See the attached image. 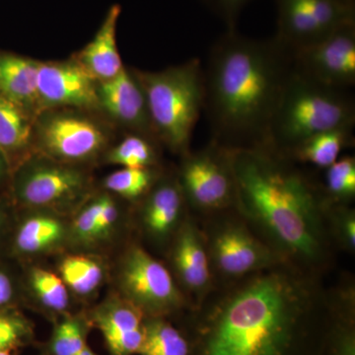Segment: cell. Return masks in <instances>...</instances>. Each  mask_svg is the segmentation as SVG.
I'll use <instances>...</instances> for the list:
<instances>
[{"label": "cell", "instance_id": "6da1fadb", "mask_svg": "<svg viewBox=\"0 0 355 355\" xmlns=\"http://www.w3.org/2000/svg\"><path fill=\"white\" fill-rule=\"evenodd\" d=\"M331 289L280 265L216 287L184 314L191 355H322Z\"/></svg>", "mask_w": 355, "mask_h": 355}, {"label": "cell", "instance_id": "7a4b0ae2", "mask_svg": "<svg viewBox=\"0 0 355 355\" xmlns=\"http://www.w3.org/2000/svg\"><path fill=\"white\" fill-rule=\"evenodd\" d=\"M232 164L236 211L286 265L323 277L336 248L321 184L268 147L232 149Z\"/></svg>", "mask_w": 355, "mask_h": 355}, {"label": "cell", "instance_id": "3957f363", "mask_svg": "<svg viewBox=\"0 0 355 355\" xmlns=\"http://www.w3.org/2000/svg\"><path fill=\"white\" fill-rule=\"evenodd\" d=\"M293 69L292 53L277 38L227 31L210 50L205 108L211 140L231 149L270 147L273 114Z\"/></svg>", "mask_w": 355, "mask_h": 355}, {"label": "cell", "instance_id": "277c9868", "mask_svg": "<svg viewBox=\"0 0 355 355\" xmlns=\"http://www.w3.org/2000/svg\"><path fill=\"white\" fill-rule=\"evenodd\" d=\"M146 94L154 133L162 147L181 157L191 150L205 108V71L198 58L158 71L132 67Z\"/></svg>", "mask_w": 355, "mask_h": 355}, {"label": "cell", "instance_id": "5b68a950", "mask_svg": "<svg viewBox=\"0 0 355 355\" xmlns=\"http://www.w3.org/2000/svg\"><path fill=\"white\" fill-rule=\"evenodd\" d=\"M355 104L345 90L328 87L292 69L270 128V147L286 154L317 133L354 128Z\"/></svg>", "mask_w": 355, "mask_h": 355}, {"label": "cell", "instance_id": "8992f818", "mask_svg": "<svg viewBox=\"0 0 355 355\" xmlns=\"http://www.w3.org/2000/svg\"><path fill=\"white\" fill-rule=\"evenodd\" d=\"M121 133L98 110L51 108L37 114L33 153L67 164H102Z\"/></svg>", "mask_w": 355, "mask_h": 355}, {"label": "cell", "instance_id": "52a82bcc", "mask_svg": "<svg viewBox=\"0 0 355 355\" xmlns=\"http://www.w3.org/2000/svg\"><path fill=\"white\" fill-rule=\"evenodd\" d=\"M97 190L91 168L34 153L12 172L10 196L17 209L73 216Z\"/></svg>", "mask_w": 355, "mask_h": 355}, {"label": "cell", "instance_id": "ba28073f", "mask_svg": "<svg viewBox=\"0 0 355 355\" xmlns=\"http://www.w3.org/2000/svg\"><path fill=\"white\" fill-rule=\"evenodd\" d=\"M198 220L205 233L216 286L286 263L235 209Z\"/></svg>", "mask_w": 355, "mask_h": 355}, {"label": "cell", "instance_id": "9c48e42d", "mask_svg": "<svg viewBox=\"0 0 355 355\" xmlns=\"http://www.w3.org/2000/svg\"><path fill=\"white\" fill-rule=\"evenodd\" d=\"M175 170L191 216L203 219L235 209L232 149L210 140L182 155Z\"/></svg>", "mask_w": 355, "mask_h": 355}, {"label": "cell", "instance_id": "30bf717a", "mask_svg": "<svg viewBox=\"0 0 355 355\" xmlns=\"http://www.w3.org/2000/svg\"><path fill=\"white\" fill-rule=\"evenodd\" d=\"M119 294L146 317L184 316L191 310L169 268L141 245H130L116 270Z\"/></svg>", "mask_w": 355, "mask_h": 355}, {"label": "cell", "instance_id": "8fae6325", "mask_svg": "<svg viewBox=\"0 0 355 355\" xmlns=\"http://www.w3.org/2000/svg\"><path fill=\"white\" fill-rule=\"evenodd\" d=\"M275 38L291 53L326 39L355 22L354 6L338 0H277Z\"/></svg>", "mask_w": 355, "mask_h": 355}, {"label": "cell", "instance_id": "7c38bea8", "mask_svg": "<svg viewBox=\"0 0 355 355\" xmlns=\"http://www.w3.org/2000/svg\"><path fill=\"white\" fill-rule=\"evenodd\" d=\"M168 268L191 310L216 289V282L202 224L189 216L166 252Z\"/></svg>", "mask_w": 355, "mask_h": 355}, {"label": "cell", "instance_id": "4fadbf2b", "mask_svg": "<svg viewBox=\"0 0 355 355\" xmlns=\"http://www.w3.org/2000/svg\"><path fill=\"white\" fill-rule=\"evenodd\" d=\"M294 69L328 87L347 90L355 85V22L326 39L292 53Z\"/></svg>", "mask_w": 355, "mask_h": 355}, {"label": "cell", "instance_id": "5bb4252c", "mask_svg": "<svg viewBox=\"0 0 355 355\" xmlns=\"http://www.w3.org/2000/svg\"><path fill=\"white\" fill-rule=\"evenodd\" d=\"M137 207V220L144 238L166 254L187 217L190 216L176 170L164 169Z\"/></svg>", "mask_w": 355, "mask_h": 355}, {"label": "cell", "instance_id": "9a60e30c", "mask_svg": "<svg viewBox=\"0 0 355 355\" xmlns=\"http://www.w3.org/2000/svg\"><path fill=\"white\" fill-rule=\"evenodd\" d=\"M97 110L121 135L137 133L158 141L146 94L132 67H125L114 78L98 83Z\"/></svg>", "mask_w": 355, "mask_h": 355}, {"label": "cell", "instance_id": "2e32d148", "mask_svg": "<svg viewBox=\"0 0 355 355\" xmlns=\"http://www.w3.org/2000/svg\"><path fill=\"white\" fill-rule=\"evenodd\" d=\"M97 81L70 57L40 60L38 97L41 111L51 108L97 110Z\"/></svg>", "mask_w": 355, "mask_h": 355}, {"label": "cell", "instance_id": "e0dca14e", "mask_svg": "<svg viewBox=\"0 0 355 355\" xmlns=\"http://www.w3.org/2000/svg\"><path fill=\"white\" fill-rule=\"evenodd\" d=\"M69 240L70 224L65 216L46 210L17 209L7 257L16 261L43 256L58 251Z\"/></svg>", "mask_w": 355, "mask_h": 355}, {"label": "cell", "instance_id": "ac0fdd59", "mask_svg": "<svg viewBox=\"0 0 355 355\" xmlns=\"http://www.w3.org/2000/svg\"><path fill=\"white\" fill-rule=\"evenodd\" d=\"M88 316L93 328L102 334L110 355L139 354L146 317L128 299L112 294Z\"/></svg>", "mask_w": 355, "mask_h": 355}, {"label": "cell", "instance_id": "d6986e66", "mask_svg": "<svg viewBox=\"0 0 355 355\" xmlns=\"http://www.w3.org/2000/svg\"><path fill=\"white\" fill-rule=\"evenodd\" d=\"M121 13L113 4L91 41L71 55L97 83L110 80L125 69L116 43V29Z\"/></svg>", "mask_w": 355, "mask_h": 355}, {"label": "cell", "instance_id": "ffe728a7", "mask_svg": "<svg viewBox=\"0 0 355 355\" xmlns=\"http://www.w3.org/2000/svg\"><path fill=\"white\" fill-rule=\"evenodd\" d=\"M39 64L36 58L0 50V94L35 118L41 112L37 86Z\"/></svg>", "mask_w": 355, "mask_h": 355}, {"label": "cell", "instance_id": "44dd1931", "mask_svg": "<svg viewBox=\"0 0 355 355\" xmlns=\"http://www.w3.org/2000/svg\"><path fill=\"white\" fill-rule=\"evenodd\" d=\"M35 116L0 94V151L12 172L33 155Z\"/></svg>", "mask_w": 355, "mask_h": 355}, {"label": "cell", "instance_id": "7402d4cb", "mask_svg": "<svg viewBox=\"0 0 355 355\" xmlns=\"http://www.w3.org/2000/svg\"><path fill=\"white\" fill-rule=\"evenodd\" d=\"M322 355H355V288L352 279L331 288V322Z\"/></svg>", "mask_w": 355, "mask_h": 355}, {"label": "cell", "instance_id": "603a6c76", "mask_svg": "<svg viewBox=\"0 0 355 355\" xmlns=\"http://www.w3.org/2000/svg\"><path fill=\"white\" fill-rule=\"evenodd\" d=\"M354 128H336L317 133L284 154L295 163L327 169L340 157L345 149L354 146Z\"/></svg>", "mask_w": 355, "mask_h": 355}, {"label": "cell", "instance_id": "cb8c5ba5", "mask_svg": "<svg viewBox=\"0 0 355 355\" xmlns=\"http://www.w3.org/2000/svg\"><path fill=\"white\" fill-rule=\"evenodd\" d=\"M162 146L157 140L137 135L123 133L104 156L102 164L121 168H157L161 162Z\"/></svg>", "mask_w": 355, "mask_h": 355}, {"label": "cell", "instance_id": "d4e9b609", "mask_svg": "<svg viewBox=\"0 0 355 355\" xmlns=\"http://www.w3.org/2000/svg\"><path fill=\"white\" fill-rule=\"evenodd\" d=\"M93 326L84 313L67 314L55 320L53 333L43 343L39 355H76L87 347Z\"/></svg>", "mask_w": 355, "mask_h": 355}, {"label": "cell", "instance_id": "484cf974", "mask_svg": "<svg viewBox=\"0 0 355 355\" xmlns=\"http://www.w3.org/2000/svg\"><path fill=\"white\" fill-rule=\"evenodd\" d=\"M139 355H191L190 340L168 318L146 317Z\"/></svg>", "mask_w": 355, "mask_h": 355}, {"label": "cell", "instance_id": "4316f807", "mask_svg": "<svg viewBox=\"0 0 355 355\" xmlns=\"http://www.w3.org/2000/svg\"><path fill=\"white\" fill-rule=\"evenodd\" d=\"M60 279L69 291L87 297L95 293L105 279L101 261L88 254H76L64 257L60 263Z\"/></svg>", "mask_w": 355, "mask_h": 355}, {"label": "cell", "instance_id": "83f0119b", "mask_svg": "<svg viewBox=\"0 0 355 355\" xmlns=\"http://www.w3.org/2000/svg\"><path fill=\"white\" fill-rule=\"evenodd\" d=\"M165 168H121L103 180V190L125 202H139L153 188Z\"/></svg>", "mask_w": 355, "mask_h": 355}, {"label": "cell", "instance_id": "f1b7e54d", "mask_svg": "<svg viewBox=\"0 0 355 355\" xmlns=\"http://www.w3.org/2000/svg\"><path fill=\"white\" fill-rule=\"evenodd\" d=\"M28 284L46 312L58 318L70 314L69 288L60 277L43 268H33L28 273Z\"/></svg>", "mask_w": 355, "mask_h": 355}, {"label": "cell", "instance_id": "f546056e", "mask_svg": "<svg viewBox=\"0 0 355 355\" xmlns=\"http://www.w3.org/2000/svg\"><path fill=\"white\" fill-rule=\"evenodd\" d=\"M324 171V183L320 184L327 200L352 205L355 198L354 156H340Z\"/></svg>", "mask_w": 355, "mask_h": 355}, {"label": "cell", "instance_id": "4dcf8cb0", "mask_svg": "<svg viewBox=\"0 0 355 355\" xmlns=\"http://www.w3.org/2000/svg\"><path fill=\"white\" fill-rule=\"evenodd\" d=\"M34 324L21 312L13 307L0 311V352L16 350L35 343Z\"/></svg>", "mask_w": 355, "mask_h": 355}, {"label": "cell", "instance_id": "1f68e13d", "mask_svg": "<svg viewBox=\"0 0 355 355\" xmlns=\"http://www.w3.org/2000/svg\"><path fill=\"white\" fill-rule=\"evenodd\" d=\"M329 232L336 250L355 253V209L352 205L329 202L326 209Z\"/></svg>", "mask_w": 355, "mask_h": 355}, {"label": "cell", "instance_id": "d6a6232c", "mask_svg": "<svg viewBox=\"0 0 355 355\" xmlns=\"http://www.w3.org/2000/svg\"><path fill=\"white\" fill-rule=\"evenodd\" d=\"M21 296L20 277L8 257L0 259V311L18 307Z\"/></svg>", "mask_w": 355, "mask_h": 355}, {"label": "cell", "instance_id": "836d02e7", "mask_svg": "<svg viewBox=\"0 0 355 355\" xmlns=\"http://www.w3.org/2000/svg\"><path fill=\"white\" fill-rule=\"evenodd\" d=\"M202 1L225 23L227 26V31H233L236 30L240 14L250 0H202Z\"/></svg>", "mask_w": 355, "mask_h": 355}, {"label": "cell", "instance_id": "e575fe53", "mask_svg": "<svg viewBox=\"0 0 355 355\" xmlns=\"http://www.w3.org/2000/svg\"><path fill=\"white\" fill-rule=\"evenodd\" d=\"M16 212L17 209L14 207L10 196H0V259L7 257Z\"/></svg>", "mask_w": 355, "mask_h": 355}, {"label": "cell", "instance_id": "d590c367", "mask_svg": "<svg viewBox=\"0 0 355 355\" xmlns=\"http://www.w3.org/2000/svg\"><path fill=\"white\" fill-rule=\"evenodd\" d=\"M12 170L6 156L0 151V196L9 195Z\"/></svg>", "mask_w": 355, "mask_h": 355}, {"label": "cell", "instance_id": "8d00e7d4", "mask_svg": "<svg viewBox=\"0 0 355 355\" xmlns=\"http://www.w3.org/2000/svg\"><path fill=\"white\" fill-rule=\"evenodd\" d=\"M76 355H98L97 354H95L94 352H93L92 349H90V347H85L81 352H79L78 354Z\"/></svg>", "mask_w": 355, "mask_h": 355}, {"label": "cell", "instance_id": "74e56055", "mask_svg": "<svg viewBox=\"0 0 355 355\" xmlns=\"http://www.w3.org/2000/svg\"><path fill=\"white\" fill-rule=\"evenodd\" d=\"M18 352L16 350H4V352H0V355H18Z\"/></svg>", "mask_w": 355, "mask_h": 355}, {"label": "cell", "instance_id": "f35d334b", "mask_svg": "<svg viewBox=\"0 0 355 355\" xmlns=\"http://www.w3.org/2000/svg\"><path fill=\"white\" fill-rule=\"evenodd\" d=\"M338 1L347 4V6H354V0H338Z\"/></svg>", "mask_w": 355, "mask_h": 355}]
</instances>
